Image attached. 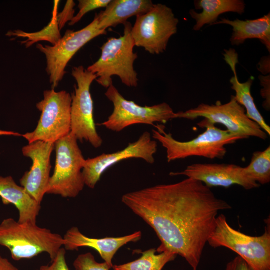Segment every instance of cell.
Here are the masks:
<instances>
[{
    "label": "cell",
    "instance_id": "cell-1",
    "mask_svg": "<svg viewBox=\"0 0 270 270\" xmlns=\"http://www.w3.org/2000/svg\"><path fill=\"white\" fill-rule=\"evenodd\" d=\"M122 203L155 232L159 253L184 258L197 270L220 211L232 209L202 182L187 178L127 193Z\"/></svg>",
    "mask_w": 270,
    "mask_h": 270
},
{
    "label": "cell",
    "instance_id": "cell-2",
    "mask_svg": "<svg viewBox=\"0 0 270 270\" xmlns=\"http://www.w3.org/2000/svg\"><path fill=\"white\" fill-rule=\"evenodd\" d=\"M206 130L196 138L187 142L174 138L170 133H166L162 124L154 126L152 138L159 142L166 149L168 162L191 156H200L211 160L223 159L227 150L226 146L248 138L223 130L204 118L197 124Z\"/></svg>",
    "mask_w": 270,
    "mask_h": 270
},
{
    "label": "cell",
    "instance_id": "cell-3",
    "mask_svg": "<svg viewBox=\"0 0 270 270\" xmlns=\"http://www.w3.org/2000/svg\"><path fill=\"white\" fill-rule=\"evenodd\" d=\"M64 244L63 237L36 223H20L12 218L0 224V245L8 248L16 261L30 259L44 252L53 260Z\"/></svg>",
    "mask_w": 270,
    "mask_h": 270
},
{
    "label": "cell",
    "instance_id": "cell-4",
    "mask_svg": "<svg viewBox=\"0 0 270 270\" xmlns=\"http://www.w3.org/2000/svg\"><path fill=\"white\" fill-rule=\"evenodd\" d=\"M124 24L123 36L109 38L100 48L102 53L98 60L87 69L96 75V80L100 85L107 88L113 84L112 78L114 76H118L128 87L138 85V74L134 67L138 54L134 52L132 26L128 22Z\"/></svg>",
    "mask_w": 270,
    "mask_h": 270
},
{
    "label": "cell",
    "instance_id": "cell-5",
    "mask_svg": "<svg viewBox=\"0 0 270 270\" xmlns=\"http://www.w3.org/2000/svg\"><path fill=\"white\" fill-rule=\"evenodd\" d=\"M264 232L251 236L234 230L224 214L217 216L208 243L213 248L224 247L238 254L252 270H270V222L265 220Z\"/></svg>",
    "mask_w": 270,
    "mask_h": 270
},
{
    "label": "cell",
    "instance_id": "cell-6",
    "mask_svg": "<svg viewBox=\"0 0 270 270\" xmlns=\"http://www.w3.org/2000/svg\"><path fill=\"white\" fill-rule=\"evenodd\" d=\"M76 137L71 132L54 143L55 168L46 194L64 198L76 197L85 186L82 170L85 163Z\"/></svg>",
    "mask_w": 270,
    "mask_h": 270
},
{
    "label": "cell",
    "instance_id": "cell-7",
    "mask_svg": "<svg viewBox=\"0 0 270 270\" xmlns=\"http://www.w3.org/2000/svg\"><path fill=\"white\" fill-rule=\"evenodd\" d=\"M44 98L36 104L42 112L36 128L22 134L29 144L36 141L54 144L71 132L72 95L65 90H45Z\"/></svg>",
    "mask_w": 270,
    "mask_h": 270
},
{
    "label": "cell",
    "instance_id": "cell-8",
    "mask_svg": "<svg viewBox=\"0 0 270 270\" xmlns=\"http://www.w3.org/2000/svg\"><path fill=\"white\" fill-rule=\"evenodd\" d=\"M105 96L113 104L114 110L106 121L98 125L113 132H120L136 124L154 126L155 122L166 124L176 118V112L167 103L140 106L126 100L113 84L108 88Z\"/></svg>",
    "mask_w": 270,
    "mask_h": 270
},
{
    "label": "cell",
    "instance_id": "cell-9",
    "mask_svg": "<svg viewBox=\"0 0 270 270\" xmlns=\"http://www.w3.org/2000/svg\"><path fill=\"white\" fill-rule=\"evenodd\" d=\"M178 22L170 8L154 4L148 12L136 16L132 28L135 46L152 54L163 53L170 39L177 32Z\"/></svg>",
    "mask_w": 270,
    "mask_h": 270
},
{
    "label": "cell",
    "instance_id": "cell-10",
    "mask_svg": "<svg viewBox=\"0 0 270 270\" xmlns=\"http://www.w3.org/2000/svg\"><path fill=\"white\" fill-rule=\"evenodd\" d=\"M72 74L77 85H74V92L72 94L70 132L80 142L86 140L98 148L103 140L96 131L90 92V86L97 76L82 66L74 67Z\"/></svg>",
    "mask_w": 270,
    "mask_h": 270
},
{
    "label": "cell",
    "instance_id": "cell-11",
    "mask_svg": "<svg viewBox=\"0 0 270 270\" xmlns=\"http://www.w3.org/2000/svg\"><path fill=\"white\" fill-rule=\"evenodd\" d=\"M176 118L194 120L204 118L212 124H220L230 132L248 138L256 137L266 140L268 134L256 122L246 115V110L232 96L230 101L222 104L218 101L215 104H201L196 108L176 113Z\"/></svg>",
    "mask_w": 270,
    "mask_h": 270
},
{
    "label": "cell",
    "instance_id": "cell-12",
    "mask_svg": "<svg viewBox=\"0 0 270 270\" xmlns=\"http://www.w3.org/2000/svg\"><path fill=\"white\" fill-rule=\"evenodd\" d=\"M106 34V30L100 28L96 14L93 21L84 28L78 31L67 30L53 46L38 44L37 48L46 57V71L52 89L62 80L66 73L65 68L75 54L92 39Z\"/></svg>",
    "mask_w": 270,
    "mask_h": 270
},
{
    "label": "cell",
    "instance_id": "cell-13",
    "mask_svg": "<svg viewBox=\"0 0 270 270\" xmlns=\"http://www.w3.org/2000/svg\"><path fill=\"white\" fill-rule=\"evenodd\" d=\"M152 137L149 132H145L136 141L130 143L121 150L102 154L86 160L82 170L85 185L94 188L102 174L108 168L125 160L140 158L150 164H154V155L158 150V144Z\"/></svg>",
    "mask_w": 270,
    "mask_h": 270
},
{
    "label": "cell",
    "instance_id": "cell-14",
    "mask_svg": "<svg viewBox=\"0 0 270 270\" xmlns=\"http://www.w3.org/2000/svg\"><path fill=\"white\" fill-rule=\"evenodd\" d=\"M170 176H184L203 183L209 188H228L238 185L246 190L260 186L249 179L244 172V168L234 164H194L180 172H172Z\"/></svg>",
    "mask_w": 270,
    "mask_h": 270
},
{
    "label": "cell",
    "instance_id": "cell-15",
    "mask_svg": "<svg viewBox=\"0 0 270 270\" xmlns=\"http://www.w3.org/2000/svg\"><path fill=\"white\" fill-rule=\"evenodd\" d=\"M54 144L36 141L24 146L22 152L30 158L32 165L20 180V184L26 192L41 204L46 191L50 178V156Z\"/></svg>",
    "mask_w": 270,
    "mask_h": 270
},
{
    "label": "cell",
    "instance_id": "cell-16",
    "mask_svg": "<svg viewBox=\"0 0 270 270\" xmlns=\"http://www.w3.org/2000/svg\"><path fill=\"white\" fill-rule=\"evenodd\" d=\"M142 236L140 231L121 237H108L102 238H90L82 234L77 227L68 230L64 236V249L68 250H78L80 248H90L96 250L104 262L110 268H112V259L124 246L132 242H136Z\"/></svg>",
    "mask_w": 270,
    "mask_h": 270
},
{
    "label": "cell",
    "instance_id": "cell-17",
    "mask_svg": "<svg viewBox=\"0 0 270 270\" xmlns=\"http://www.w3.org/2000/svg\"><path fill=\"white\" fill-rule=\"evenodd\" d=\"M0 197L4 204H13L18 210V222L36 223L41 206L11 176H0Z\"/></svg>",
    "mask_w": 270,
    "mask_h": 270
},
{
    "label": "cell",
    "instance_id": "cell-18",
    "mask_svg": "<svg viewBox=\"0 0 270 270\" xmlns=\"http://www.w3.org/2000/svg\"><path fill=\"white\" fill-rule=\"evenodd\" d=\"M224 59L230 66L234 73V76L230 80L232 88L235 92L234 96L236 101L246 110V115L262 128L268 134H270V127L258 109L251 94V87L254 78L250 77L245 82H240L238 78L236 66L238 62V54L233 48L225 50Z\"/></svg>",
    "mask_w": 270,
    "mask_h": 270
},
{
    "label": "cell",
    "instance_id": "cell-19",
    "mask_svg": "<svg viewBox=\"0 0 270 270\" xmlns=\"http://www.w3.org/2000/svg\"><path fill=\"white\" fill-rule=\"evenodd\" d=\"M154 5L150 0H112L104 10L96 14L100 28L106 30L124 24L129 18L146 13Z\"/></svg>",
    "mask_w": 270,
    "mask_h": 270
},
{
    "label": "cell",
    "instance_id": "cell-20",
    "mask_svg": "<svg viewBox=\"0 0 270 270\" xmlns=\"http://www.w3.org/2000/svg\"><path fill=\"white\" fill-rule=\"evenodd\" d=\"M218 24H226L232 28L230 38L232 45L239 46L248 39H258L270 51V14L262 18L253 20H230L222 18L211 26Z\"/></svg>",
    "mask_w": 270,
    "mask_h": 270
},
{
    "label": "cell",
    "instance_id": "cell-21",
    "mask_svg": "<svg viewBox=\"0 0 270 270\" xmlns=\"http://www.w3.org/2000/svg\"><path fill=\"white\" fill-rule=\"evenodd\" d=\"M194 4L196 10H202L200 13L194 10L190 11V16L196 22L194 27L196 31L206 24L211 26L224 13L232 12L242 14L246 8L244 2L240 0H195Z\"/></svg>",
    "mask_w": 270,
    "mask_h": 270
},
{
    "label": "cell",
    "instance_id": "cell-22",
    "mask_svg": "<svg viewBox=\"0 0 270 270\" xmlns=\"http://www.w3.org/2000/svg\"><path fill=\"white\" fill-rule=\"evenodd\" d=\"M155 248L142 252L138 259L126 264L113 266L114 270H162L169 262L175 260L177 256L170 252L156 254Z\"/></svg>",
    "mask_w": 270,
    "mask_h": 270
},
{
    "label": "cell",
    "instance_id": "cell-23",
    "mask_svg": "<svg viewBox=\"0 0 270 270\" xmlns=\"http://www.w3.org/2000/svg\"><path fill=\"white\" fill-rule=\"evenodd\" d=\"M244 174L259 184L270 182V147L253 153L250 164L244 168Z\"/></svg>",
    "mask_w": 270,
    "mask_h": 270
},
{
    "label": "cell",
    "instance_id": "cell-24",
    "mask_svg": "<svg viewBox=\"0 0 270 270\" xmlns=\"http://www.w3.org/2000/svg\"><path fill=\"white\" fill-rule=\"evenodd\" d=\"M75 270H110L105 262H98L90 252L81 254L76 258L74 263Z\"/></svg>",
    "mask_w": 270,
    "mask_h": 270
},
{
    "label": "cell",
    "instance_id": "cell-25",
    "mask_svg": "<svg viewBox=\"0 0 270 270\" xmlns=\"http://www.w3.org/2000/svg\"><path fill=\"white\" fill-rule=\"evenodd\" d=\"M112 0H79V12L72 18L68 24L73 26L78 22L88 12L93 10L106 8Z\"/></svg>",
    "mask_w": 270,
    "mask_h": 270
},
{
    "label": "cell",
    "instance_id": "cell-26",
    "mask_svg": "<svg viewBox=\"0 0 270 270\" xmlns=\"http://www.w3.org/2000/svg\"><path fill=\"white\" fill-rule=\"evenodd\" d=\"M66 252L62 248L50 265L42 266L37 270H70L66 258Z\"/></svg>",
    "mask_w": 270,
    "mask_h": 270
},
{
    "label": "cell",
    "instance_id": "cell-27",
    "mask_svg": "<svg viewBox=\"0 0 270 270\" xmlns=\"http://www.w3.org/2000/svg\"><path fill=\"white\" fill-rule=\"evenodd\" d=\"M259 79L263 87L260 94L263 98L265 100L263 103V107L268 111L270 108V75L266 76H259Z\"/></svg>",
    "mask_w": 270,
    "mask_h": 270
},
{
    "label": "cell",
    "instance_id": "cell-28",
    "mask_svg": "<svg viewBox=\"0 0 270 270\" xmlns=\"http://www.w3.org/2000/svg\"><path fill=\"white\" fill-rule=\"evenodd\" d=\"M225 270H252L246 262L237 256L227 264Z\"/></svg>",
    "mask_w": 270,
    "mask_h": 270
},
{
    "label": "cell",
    "instance_id": "cell-29",
    "mask_svg": "<svg viewBox=\"0 0 270 270\" xmlns=\"http://www.w3.org/2000/svg\"><path fill=\"white\" fill-rule=\"evenodd\" d=\"M75 4L73 0H68L64 9L63 19L60 22V29L64 26V24L68 20H71L74 18V7Z\"/></svg>",
    "mask_w": 270,
    "mask_h": 270
},
{
    "label": "cell",
    "instance_id": "cell-30",
    "mask_svg": "<svg viewBox=\"0 0 270 270\" xmlns=\"http://www.w3.org/2000/svg\"><path fill=\"white\" fill-rule=\"evenodd\" d=\"M0 270H18V269L0 254Z\"/></svg>",
    "mask_w": 270,
    "mask_h": 270
},
{
    "label": "cell",
    "instance_id": "cell-31",
    "mask_svg": "<svg viewBox=\"0 0 270 270\" xmlns=\"http://www.w3.org/2000/svg\"><path fill=\"white\" fill-rule=\"evenodd\" d=\"M22 136V134L19 133L14 132L12 131L3 130L0 128V136Z\"/></svg>",
    "mask_w": 270,
    "mask_h": 270
}]
</instances>
